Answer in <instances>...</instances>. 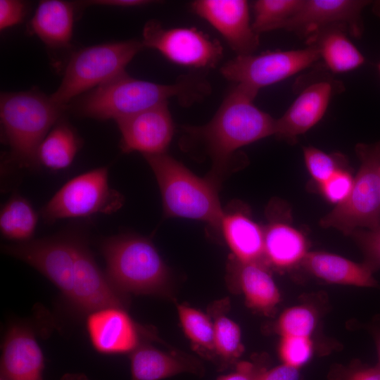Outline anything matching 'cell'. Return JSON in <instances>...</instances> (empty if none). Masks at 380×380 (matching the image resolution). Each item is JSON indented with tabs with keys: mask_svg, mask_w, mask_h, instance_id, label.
<instances>
[{
	"mask_svg": "<svg viewBox=\"0 0 380 380\" xmlns=\"http://www.w3.org/2000/svg\"><path fill=\"white\" fill-rule=\"evenodd\" d=\"M348 30L342 26L322 29L307 39L308 46H315L319 58L333 72L355 70L365 63V58L346 36Z\"/></svg>",
	"mask_w": 380,
	"mask_h": 380,
	"instance_id": "cb8c5ba5",
	"label": "cell"
},
{
	"mask_svg": "<svg viewBox=\"0 0 380 380\" xmlns=\"http://www.w3.org/2000/svg\"><path fill=\"white\" fill-rule=\"evenodd\" d=\"M298 369L285 364L264 371L258 380H298Z\"/></svg>",
	"mask_w": 380,
	"mask_h": 380,
	"instance_id": "74e56055",
	"label": "cell"
},
{
	"mask_svg": "<svg viewBox=\"0 0 380 380\" xmlns=\"http://www.w3.org/2000/svg\"><path fill=\"white\" fill-rule=\"evenodd\" d=\"M355 153L360 165L350 195L320 220L322 227L346 234L357 229L380 227V141L358 144Z\"/></svg>",
	"mask_w": 380,
	"mask_h": 380,
	"instance_id": "8992f818",
	"label": "cell"
},
{
	"mask_svg": "<svg viewBox=\"0 0 380 380\" xmlns=\"http://www.w3.org/2000/svg\"><path fill=\"white\" fill-rule=\"evenodd\" d=\"M303 152L306 168L317 185L343 168L336 154H329L313 146L303 147Z\"/></svg>",
	"mask_w": 380,
	"mask_h": 380,
	"instance_id": "4dcf8cb0",
	"label": "cell"
},
{
	"mask_svg": "<svg viewBox=\"0 0 380 380\" xmlns=\"http://www.w3.org/2000/svg\"><path fill=\"white\" fill-rule=\"evenodd\" d=\"M378 70H379V74H380V63L378 65Z\"/></svg>",
	"mask_w": 380,
	"mask_h": 380,
	"instance_id": "7bdbcfd3",
	"label": "cell"
},
{
	"mask_svg": "<svg viewBox=\"0 0 380 380\" xmlns=\"http://www.w3.org/2000/svg\"><path fill=\"white\" fill-rule=\"evenodd\" d=\"M143 156L157 180L165 217L202 221L220 232L224 211L220 186L207 177L197 176L166 152Z\"/></svg>",
	"mask_w": 380,
	"mask_h": 380,
	"instance_id": "3957f363",
	"label": "cell"
},
{
	"mask_svg": "<svg viewBox=\"0 0 380 380\" xmlns=\"http://www.w3.org/2000/svg\"><path fill=\"white\" fill-rule=\"evenodd\" d=\"M1 350V378L43 380V352L29 327L17 324L11 326L5 335Z\"/></svg>",
	"mask_w": 380,
	"mask_h": 380,
	"instance_id": "ac0fdd59",
	"label": "cell"
},
{
	"mask_svg": "<svg viewBox=\"0 0 380 380\" xmlns=\"http://www.w3.org/2000/svg\"><path fill=\"white\" fill-rule=\"evenodd\" d=\"M303 0H258L253 4V30L262 32L279 30L300 8Z\"/></svg>",
	"mask_w": 380,
	"mask_h": 380,
	"instance_id": "83f0119b",
	"label": "cell"
},
{
	"mask_svg": "<svg viewBox=\"0 0 380 380\" xmlns=\"http://www.w3.org/2000/svg\"><path fill=\"white\" fill-rule=\"evenodd\" d=\"M269 220L264 227V258L272 265L291 267L301 262L307 252L303 234L290 223L278 218L269 207Z\"/></svg>",
	"mask_w": 380,
	"mask_h": 380,
	"instance_id": "ffe728a7",
	"label": "cell"
},
{
	"mask_svg": "<svg viewBox=\"0 0 380 380\" xmlns=\"http://www.w3.org/2000/svg\"><path fill=\"white\" fill-rule=\"evenodd\" d=\"M86 326L95 350L106 355L134 351L139 345L137 326L120 307H106L87 315Z\"/></svg>",
	"mask_w": 380,
	"mask_h": 380,
	"instance_id": "e0dca14e",
	"label": "cell"
},
{
	"mask_svg": "<svg viewBox=\"0 0 380 380\" xmlns=\"http://www.w3.org/2000/svg\"><path fill=\"white\" fill-rule=\"evenodd\" d=\"M151 1L146 0H94L87 1V4L103 5L113 6H138L150 4Z\"/></svg>",
	"mask_w": 380,
	"mask_h": 380,
	"instance_id": "ab89813d",
	"label": "cell"
},
{
	"mask_svg": "<svg viewBox=\"0 0 380 380\" xmlns=\"http://www.w3.org/2000/svg\"><path fill=\"white\" fill-rule=\"evenodd\" d=\"M220 232L241 262H262L264 258V227L255 222L241 204L224 210Z\"/></svg>",
	"mask_w": 380,
	"mask_h": 380,
	"instance_id": "d6986e66",
	"label": "cell"
},
{
	"mask_svg": "<svg viewBox=\"0 0 380 380\" xmlns=\"http://www.w3.org/2000/svg\"><path fill=\"white\" fill-rule=\"evenodd\" d=\"M143 48L141 42L127 40L80 49L71 56L61 83L51 99L66 106L75 96L125 71L127 64Z\"/></svg>",
	"mask_w": 380,
	"mask_h": 380,
	"instance_id": "52a82bcc",
	"label": "cell"
},
{
	"mask_svg": "<svg viewBox=\"0 0 380 380\" xmlns=\"http://www.w3.org/2000/svg\"><path fill=\"white\" fill-rule=\"evenodd\" d=\"M236 277L250 307L269 312L280 300L279 290L262 262H241L233 266Z\"/></svg>",
	"mask_w": 380,
	"mask_h": 380,
	"instance_id": "d4e9b609",
	"label": "cell"
},
{
	"mask_svg": "<svg viewBox=\"0 0 380 380\" xmlns=\"http://www.w3.org/2000/svg\"><path fill=\"white\" fill-rule=\"evenodd\" d=\"M1 380H6V379L1 377Z\"/></svg>",
	"mask_w": 380,
	"mask_h": 380,
	"instance_id": "ee69618b",
	"label": "cell"
},
{
	"mask_svg": "<svg viewBox=\"0 0 380 380\" xmlns=\"http://www.w3.org/2000/svg\"><path fill=\"white\" fill-rule=\"evenodd\" d=\"M336 81L322 79L310 83L279 119L274 136L290 143L314 127L324 115L330 100L339 87Z\"/></svg>",
	"mask_w": 380,
	"mask_h": 380,
	"instance_id": "2e32d148",
	"label": "cell"
},
{
	"mask_svg": "<svg viewBox=\"0 0 380 380\" xmlns=\"http://www.w3.org/2000/svg\"><path fill=\"white\" fill-rule=\"evenodd\" d=\"M123 196L110 187L107 167L82 173L66 182L42 210L46 222L111 214L123 205Z\"/></svg>",
	"mask_w": 380,
	"mask_h": 380,
	"instance_id": "ba28073f",
	"label": "cell"
},
{
	"mask_svg": "<svg viewBox=\"0 0 380 380\" xmlns=\"http://www.w3.org/2000/svg\"><path fill=\"white\" fill-rule=\"evenodd\" d=\"M38 222V215L25 198L13 196L2 207L0 230L4 237L18 243L30 241Z\"/></svg>",
	"mask_w": 380,
	"mask_h": 380,
	"instance_id": "4316f807",
	"label": "cell"
},
{
	"mask_svg": "<svg viewBox=\"0 0 380 380\" xmlns=\"http://www.w3.org/2000/svg\"><path fill=\"white\" fill-rule=\"evenodd\" d=\"M215 348L222 360V368L227 367L243 350L239 327L224 315L216 317L214 322Z\"/></svg>",
	"mask_w": 380,
	"mask_h": 380,
	"instance_id": "f546056e",
	"label": "cell"
},
{
	"mask_svg": "<svg viewBox=\"0 0 380 380\" xmlns=\"http://www.w3.org/2000/svg\"><path fill=\"white\" fill-rule=\"evenodd\" d=\"M132 380H161L183 372L200 374L197 362L168 354L147 345H139L130 355Z\"/></svg>",
	"mask_w": 380,
	"mask_h": 380,
	"instance_id": "7402d4cb",
	"label": "cell"
},
{
	"mask_svg": "<svg viewBox=\"0 0 380 380\" xmlns=\"http://www.w3.org/2000/svg\"><path fill=\"white\" fill-rule=\"evenodd\" d=\"M374 337L376 339V350L379 357V365L380 366V328H376L374 329Z\"/></svg>",
	"mask_w": 380,
	"mask_h": 380,
	"instance_id": "b9f144b4",
	"label": "cell"
},
{
	"mask_svg": "<svg viewBox=\"0 0 380 380\" xmlns=\"http://www.w3.org/2000/svg\"><path fill=\"white\" fill-rule=\"evenodd\" d=\"M191 8L222 36L236 56L255 53L260 34L251 23L247 1L196 0Z\"/></svg>",
	"mask_w": 380,
	"mask_h": 380,
	"instance_id": "5bb4252c",
	"label": "cell"
},
{
	"mask_svg": "<svg viewBox=\"0 0 380 380\" xmlns=\"http://www.w3.org/2000/svg\"><path fill=\"white\" fill-rule=\"evenodd\" d=\"M369 4L359 0H303L298 10L279 29L307 39L322 29L342 26L360 37L363 32L361 13Z\"/></svg>",
	"mask_w": 380,
	"mask_h": 380,
	"instance_id": "7c38bea8",
	"label": "cell"
},
{
	"mask_svg": "<svg viewBox=\"0 0 380 380\" xmlns=\"http://www.w3.org/2000/svg\"><path fill=\"white\" fill-rule=\"evenodd\" d=\"M319 58L317 49L308 46L297 50L236 56L224 63L220 70L227 80L258 93L260 89L308 68Z\"/></svg>",
	"mask_w": 380,
	"mask_h": 380,
	"instance_id": "9c48e42d",
	"label": "cell"
},
{
	"mask_svg": "<svg viewBox=\"0 0 380 380\" xmlns=\"http://www.w3.org/2000/svg\"><path fill=\"white\" fill-rule=\"evenodd\" d=\"M77 233L3 246V251L29 264L49 279L68 302L76 276Z\"/></svg>",
	"mask_w": 380,
	"mask_h": 380,
	"instance_id": "8fae6325",
	"label": "cell"
},
{
	"mask_svg": "<svg viewBox=\"0 0 380 380\" xmlns=\"http://www.w3.org/2000/svg\"><path fill=\"white\" fill-rule=\"evenodd\" d=\"M353 179L350 172L341 168L317 186L327 201L337 205L348 198L352 190Z\"/></svg>",
	"mask_w": 380,
	"mask_h": 380,
	"instance_id": "836d02e7",
	"label": "cell"
},
{
	"mask_svg": "<svg viewBox=\"0 0 380 380\" xmlns=\"http://www.w3.org/2000/svg\"><path fill=\"white\" fill-rule=\"evenodd\" d=\"M65 108L37 91L1 94V122L11 157L17 164L26 168L39 165V146Z\"/></svg>",
	"mask_w": 380,
	"mask_h": 380,
	"instance_id": "5b68a950",
	"label": "cell"
},
{
	"mask_svg": "<svg viewBox=\"0 0 380 380\" xmlns=\"http://www.w3.org/2000/svg\"><path fill=\"white\" fill-rule=\"evenodd\" d=\"M24 3L17 0L0 1V29L4 30L20 23L25 15Z\"/></svg>",
	"mask_w": 380,
	"mask_h": 380,
	"instance_id": "d590c367",
	"label": "cell"
},
{
	"mask_svg": "<svg viewBox=\"0 0 380 380\" xmlns=\"http://www.w3.org/2000/svg\"><path fill=\"white\" fill-rule=\"evenodd\" d=\"M351 236L365 255L364 263L374 272L380 269V227L374 229H357Z\"/></svg>",
	"mask_w": 380,
	"mask_h": 380,
	"instance_id": "e575fe53",
	"label": "cell"
},
{
	"mask_svg": "<svg viewBox=\"0 0 380 380\" xmlns=\"http://www.w3.org/2000/svg\"><path fill=\"white\" fill-rule=\"evenodd\" d=\"M61 380H89L86 376L82 374H67L64 375Z\"/></svg>",
	"mask_w": 380,
	"mask_h": 380,
	"instance_id": "60d3db41",
	"label": "cell"
},
{
	"mask_svg": "<svg viewBox=\"0 0 380 380\" xmlns=\"http://www.w3.org/2000/svg\"><path fill=\"white\" fill-rule=\"evenodd\" d=\"M74 20L72 4L61 0L39 3L30 22V30L47 46L63 48L70 45Z\"/></svg>",
	"mask_w": 380,
	"mask_h": 380,
	"instance_id": "603a6c76",
	"label": "cell"
},
{
	"mask_svg": "<svg viewBox=\"0 0 380 380\" xmlns=\"http://www.w3.org/2000/svg\"><path fill=\"white\" fill-rule=\"evenodd\" d=\"M177 311L185 334L198 347L208 351H215L214 324L202 312L179 305Z\"/></svg>",
	"mask_w": 380,
	"mask_h": 380,
	"instance_id": "f1b7e54d",
	"label": "cell"
},
{
	"mask_svg": "<svg viewBox=\"0 0 380 380\" xmlns=\"http://www.w3.org/2000/svg\"><path fill=\"white\" fill-rule=\"evenodd\" d=\"M301 262L308 272L328 282L362 287L379 286L373 272L364 262L356 263L324 252L308 253Z\"/></svg>",
	"mask_w": 380,
	"mask_h": 380,
	"instance_id": "44dd1931",
	"label": "cell"
},
{
	"mask_svg": "<svg viewBox=\"0 0 380 380\" xmlns=\"http://www.w3.org/2000/svg\"><path fill=\"white\" fill-rule=\"evenodd\" d=\"M100 251L105 274L120 292L158 294L165 290L169 271L150 239L132 234L112 236L101 241Z\"/></svg>",
	"mask_w": 380,
	"mask_h": 380,
	"instance_id": "277c9868",
	"label": "cell"
},
{
	"mask_svg": "<svg viewBox=\"0 0 380 380\" xmlns=\"http://www.w3.org/2000/svg\"><path fill=\"white\" fill-rule=\"evenodd\" d=\"M312 348L309 337L285 336L280 343L279 355L284 364L298 369L310 358Z\"/></svg>",
	"mask_w": 380,
	"mask_h": 380,
	"instance_id": "d6a6232c",
	"label": "cell"
},
{
	"mask_svg": "<svg viewBox=\"0 0 380 380\" xmlns=\"http://www.w3.org/2000/svg\"><path fill=\"white\" fill-rule=\"evenodd\" d=\"M266 368L259 364L248 361L237 362L234 372L220 376L217 380H258Z\"/></svg>",
	"mask_w": 380,
	"mask_h": 380,
	"instance_id": "8d00e7d4",
	"label": "cell"
},
{
	"mask_svg": "<svg viewBox=\"0 0 380 380\" xmlns=\"http://www.w3.org/2000/svg\"><path fill=\"white\" fill-rule=\"evenodd\" d=\"M121 134L120 148L125 153L143 155L165 153L175 132L168 103L115 120Z\"/></svg>",
	"mask_w": 380,
	"mask_h": 380,
	"instance_id": "9a60e30c",
	"label": "cell"
},
{
	"mask_svg": "<svg viewBox=\"0 0 380 380\" xmlns=\"http://www.w3.org/2000/svg\"><path fill=\"white\" fill-rule=\"evenodd\" d=\"M210 92V83L199 75H184L173 84H163L135 79L124 71L82 96L75 107L83 116L117 120L168 103L170 99L188 106Z\"/></svg>",
	"mask_w": 380,
	"mask_h": 380,
	"instance_id": "7a4b0ae2",
	"label": "cell"
},
{
	"mask_svg": "<svg viewBox=\"0 0 380 380\" xmlns=\"http://www.w3.org/2000/svg\"><path fill=\"white\" fill-rule=\"evenodd\" d=\"M79 139L67 123L57 124L45 137L37 151L38 164L51 170L67 168L79 149Z\"/></svg>",
	"mask_w": 380,
	"mask_h": 380,
	"instance_id": "484cf974",
	"label": "cell"
},
{
	"mask_svg": "<svg viewBox=\"0 0 380 380\" xmlns=\"http://www.w3.org/2000/svg\"><path fill=\"white\" fill-rule=\"evenodd\" d=\"M257 94L234 84L209 122L183 127L191 144L201 147L210 158L207 177L219 186L238 150L274 134L276 120L254 104Z\"/></svg>",
	"mask_w": 380,
	"mask_h": 380,
	"instance_id": "6da1fadb",
	"label": "cell"
},
{
	"mask_svg": "<svg viewBox=\"0 0 380 380\" xmlns=\"http://www.w3.org/2000/svg\"><path fill=\"white\" fill-rule=\"evenodd\" d=\"M347 380H380V366L362 367L353 371Z\"/></svg>",
	"mask_w": 380,
	"mask_h": 380,
	"instance_id": "f35d334b",
	"label": "cell"
},
{
	"mask_svg": "<svg viewBox=\"0 0 380 380\" xmlns=\"http://www.w3.org/2000/svg\"><path fill=\"white\" fill-rule=\"evenodd\" d=\"M68 303L84 315L106 307L125 308L127 303L126 295L118 291L99 269L86 239L80 234L77 238L75 283Z\"/></svg>",
	"mask_w": 380,
	"mask_h": 380,
	"instance_id": "4fadbf2b",
	"label": "cell"
},
{
	"mask_svg": "<svg viewBox=\"0 0 380 380\" xmlns=\"http://www.w3.org/2000/svg\"><path fill=\"white\" fill-rule=\"evenodd\" d=\"M144 47L159 51L168 61L185 67L209 69L223 56L220 42L196 27L165 28L156 20L143 30Z\"/></svg>",
	"mask_w": 380,
	"mask_h": 380,
	"instance_id": "30bf717a",
	"label": "cell"
},
{
	"mask_svg": "<svg viewBox=\"0 0 380 380\" xmlns=\"http://www.w3.org/2000/svg\"><path fill=\"white\" fill-rule=\"evenodd\" d=\"M315 324L312 312L308 308H289L281 315L278 327L283 336L309 337Z\"/></svg>",
	"mask_w": 380,
	"mask_h": 380,
	"instance_id": "1f68e13d",
	"label": "cell"
}]
</instances>
